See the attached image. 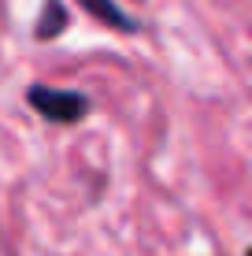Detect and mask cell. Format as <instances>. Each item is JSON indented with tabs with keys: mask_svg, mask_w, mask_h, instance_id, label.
I'll list each match as a JSON object with an SVG mask.
<instances>
[{
	"mask_svg": "<svg viewBox=\"0 0 252 256\" xmlns=\"http://www.w3.org/2000/svg\"><path fill=\"white\" fill-rule=\"evenodd\" d=\"M26 100H30L33 112H41L52 122H78L89 112V96L78 90H52V86H30L26 90Z\"/></svg>",
	"mask_w": 252,
	"mask_h": 256,
	"instance_id": "6da1fadb",
	"label": "cell"
},
{
	"mask_svg": "<svg viewBox=\"0 0 252 256\" xmlns=\"http://www.w3.org/2000/svg\"><path fill=\"white\" fill-rule=\"evenodd\" d=\"M78 4H82L85 12L93 15V19H100V22L115 26V30H126V34H134V30H137V22L130 19L123 8L115 4V0H78Z\"/></svg>",
	"mask_w": 252,
	"mask_h": 256,
	"instance_id": "7a4b0ae2",
	"label": "cell"
},
{
	"mask_svg": "<svg viewBox=\"0 0 252 256\" xmlns=\"http://www.w3.org/2000/svg\"><path fill=\"white\" fill-rule=\"evenodd\" d=\"M63 26H67V8L59 4V0H48V4H45V15L37 19V38L48 41V38H56Z\"/></svg>",
	"mask_w": 252,
	"mask_h": 256,
	"instance_id": "3957f363",
	"label": "cell"
}]
</instances>
